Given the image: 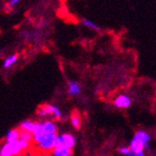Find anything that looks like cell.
Listing matches in <instances>:
<instances>
[{"instance_id":"6da1fadb","label":"cell","mask_w":156,"mask_h":156,"mask_svg":"<svg viewBox=\"0 0 156 156\" xmlns=\"http://www.w3.org/2000/svg\"><path fill=\"white\" fill-rule=\"evenodd\" d=\"M57 134H49L45 135L37 143V151L34 154L35 156H38V154L45 155L46 153H50L53 151L54 148L57 143Z\"/></svg>"},{"instance_id":"7a4b0ae2","label":"cell","mask_w":156,"mask_h":156,"mask_svg":"<svg viewBox=\"0 0 156 156\" xmlns=\"http://www.w3.org/2000/svg\"><path fill=\"white\" fill-rule=\"evenodd\" d=\"M24 151L19 142V140L11 143H6L0 150V156H20Z\"/></svg>"},{"instance_id":"3957f363","label":"cell","mask_w":156,"mask_h":156,"mask_svg":"<svg viewBox=\"0 0 156 156\" xmlns=\"http://www.w3.org/2000/svg\"><path fill=\"white\" fill-rule=\"evenodd\" d=\"M75 143H76V139L72 135L64 134V135L58 136L57 143H56L55 148H66V149L72 150L75 146Z\"/></svg>"},{"instance_id":"277c9868","label":"cell","mask_w":156,"mask_h":156,"mask_svg":"<svg viewBox=\"0 0 156 156\" xmlns=\"http://www.w3.org/2000/svg\"><path fill=\"white\" fill-rule=\"evenodd\" d=\"M37 114L39 116H46V115H53L56 119L61 118V111L58 108L51 105H41L37 108Z\"/></svg>"},{"instance_id":"5b68a950","label":"cell","mask_w":156,"mask_h":156,"mask_svg":"<svg viewBox=\"0 0 156 156\" xmlns=\"http://www.w3.org/2000/svg\"><path fill=\"white\" fill-rule=\"evenodd\" d=\"M130 149H131L132 151H134L135 153H138V152L143 151L144 144H143V142H142V140H141L139 137H137L136 135H135L134 138L132 139L131 143H130Z\"/></svg>"},{"instance_id":"8992f818","label":"cell","mask_w":156,"mask_h":156,"mask_svg":"<svg viewBox=\"0 0 156 156\" xmlns=\"http://www.w3.org/2000/svg\"><path fill=\"white\" fill-rule=\"evenodd\" d=\"M131 105V99L127 95H120L116 98L115 100V106L117 108H128Z\"/></svg>"},{"instance_id":"52a82bcc","label":"cell","mask_w":156,"mask_h":156,"mask_svg":"<svg viewBox=\"0 0 156 156\" xmlns=\"http://www.w3.org/2000/svg\"><path fill=\"white\" fill-rule=\"evenodd\" d=\"M41 127H42V129H43V132L45 135L57 133V126L52 122H45L43 123H41Z\"/></svg>"},{"instance_id":"ba28073f","label":"cell","mask_w":156,"mask_h":156,"mask_svg":"<svg viewBox=\"0 0 156 156\" xmlns=\"http://www.w3.org/2000/svg\"><path fill=\"white\" fill-rule=\"evenodd\" d=\"M38 124H39L38 122H31V121H25V122L21 123L19 128L25 130V131H28V132L33 134L36 131V129L37 128Z\"/></svg>"},{"instance_id":"9c48e42d","label":"cell","mask_w":156,"mask_h":156,"mask_svg":"<svg viewBox=\"0 0 156 156\" xmlns=\"http://www.w3.org/2000/svg\"><path fill=\"white\" fill-rule=\"evenodd\" d=\"M71 122L73 124V126L76 129H80L81 126V116L80 114L79 110L74 109L71 113Z\"/></svg>"},{"instance_id":"30bf717a","label":"cell","mask_w":156,"mask_h":156,"mask_svg":"<svg viewBox=\"0 0 156 156\" xmlns=\"http://www.w3.org/2000/svg\"><path fill=\"white\" fill-rule=\"evenodd\" d=\"M19 135H20V129H12L9 131L7 137H6V143H11L13 141H16L19 139Z\"/></svg>"},{"instance_id":"8fae6325","label":"cell","mask_w":156,"mask_h":156,"mask_svg":"<svg viewBox=\"0 0 156 156\" xmlns=\"http://www.w3.org/2000/svg\"><path fill=\"white\" fill-rule=\"evenodd\" d=\"M52 152L54 156H72L73 155L72 150L66 149V148H55Z\"/></svg>"},{"instance_id":"7c38bea8","label":"cell","mask_w":156,"mask_h":156,"mask_svg":"<svg viewBox=\"0 0 156 156\" xmlns=\"http://www.w3.org/2000/svg\"><path fill=\"white\" fill-rule=\"evenodd\" d=\"M68 93L70 95L79 94L80 93V86L76 81H70L68 84Z\"/></svg>"},{"instance_id":"4fadbf2b","label":"cell","mask_w":156,"mask_h":156,"mask_svg":"<svg viewBox=\"0 0 156 156\" xmlns=\"http://www.w3.org/2000/svg\"><path fill=\"white\" fill-rule=\"evenodd\" d=\"M136 136H137V137H139L141 140H142V142H143V144H144V147L147 149V150H149V142H150V140H151V136L146 133V132H143V131H138L136 134Z\"/></svg>"},{"instance_id":"5bb4252c","label":"cell","mask_w":156,"mask_h":156,"mask_svg":"<svg viewBox=\"0 0 156 156\" xmlns=\"http://www.w3.org/2000/svg\"><path fill=\"white\" fill-rule=\"evenodd\" d=\"M18 60V55L17 54H13L11 56H9V57H8L5 62H4V67L5 68H9L12 65H14L16 63V61Z\"/></svg>"},{"instance_id":"9a60e30c","label":"cell","mask_w":156,"mask_h":156,"mask_svg":"<svg viewBox=\"0 0 156 156\" xmlns=\"http://www.w3.org/2000/svg\"><path fill=\"white\" fill-rule=\"evenodd\" d=\"M82 23L85 25V26H87L88 28H90V29H93V30H100V28H99L98 25H96L94 22L88 20V19H82Z\"/></svg>"},{"instance_id":"2e32d148","label":"cell","mask_w":156,"mask_h":156,"mask_svg":"<svg viewBox=\"0 0 156 156\" xmlns=\"http://www.w3.org/2000/svg\"><path fill=\"white\" fill-rule=\"evenodd\" d=\"M119 151L122 153V154H124V155H128V156H136V153L134 151H132V150L128 147H122V148H120L119 149Z\"/></svg>"},{"instance_id":"e0dca14e","label":"cell","mask_w":156,"mask_h":156,"mask_svg":"<svg viewBox=\"0 0 156 156\" xmlns=\"http://www.w3.org/2000/svg\"><path fill=\"white\" fill-rule=\"evenodd\" d=\"M21 1V0H10V2H9V6H14V5H16L17 3H19Z\"/></svg>"},{"instance_id":"ac0fdd59","label":"cell","mask_w":156,"mask_h":156,"mask_svg":"<svg viewBox=\"0 0 156 156\" xmlns=\"http://www.w3.org/2000/svg\"><path fill=\"white\" fill-rule=\"evenodd\" d=\"M136 156H144V153H143V151H141V152L136 153Z\"/></svg>"},{"instance_id":"d6986e66","label":"cell","mask_w":156,"mask_h":156,"mask_svg":"<svg viewBox=\"0 0 156 156\" xmlns=\"http://www.w3.org/2000/svg\"><path fill=\"white\" fill-rule=\"evenodd\" d=\"M26 156H35V155H33V154H30V155H26Z\"/></svg>"}]
</instances>
